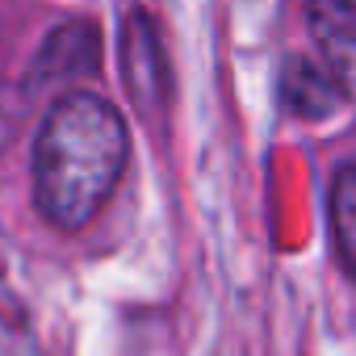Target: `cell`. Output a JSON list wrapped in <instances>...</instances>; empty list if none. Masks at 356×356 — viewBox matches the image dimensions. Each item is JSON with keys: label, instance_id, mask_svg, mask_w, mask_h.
<instances>
[{"label": "cell", "instance_id": "7a4b0ae2", "mask_svg": "<svg viewBox=\"0 0 356 356\" xmlns=\"http://www.w3.org/2000/svg\"><path fill=\"white\" fill-rule=\"evenodd\" d=\"M306 34L314 67L339 92L343 109H356V0H306Z\"/></svg>", "mask_w": 356, "mask_h": 356}, {"label": "cell", "instance_id": "6da1fadb", "mask_svg": "<svg viewBox=\"0 0 356 356\" xmlns=\"http://www.w3.org/2000/svg\"><path fill=\"white\" fill-rule=\"evenodd\" d=\"M130 138L118 109L92 92H67L51 105L34 138V202L59 231H84L113 197Z\"/></svg>", "mask_w": 356, "mask_h": 356}, {"label": "cell", "instance_id": "277c9868", "mask_svg": "<svg viewBox=\"0 0 356 356\" xmlns=\"http://www.w3.org/2000/svg\"><path fill=\"white\" fill-rule=\"evenodd\" d=\"M327 227H331V243L335 256L343 264V273L356 281V168L343 163L331 176L327 189Z\"/></svg>", "mask_w": 356, "mask_h": 356}, {"label": "cell", "instance_id": "3957f363", "mask_svg": "<svg viewBox=\"0 0 356 356\" xmlns=\"http://www.w3.org/2000/svg\"><path fill=\"white\" fill-rule=\"evenodd\" d=\"M122 72H126V92L134 97L143 118H151L168 105V88H172L168 55H163V42L143 9H134L122 26Z\"/></svg>", "mask_w": 356, "mask_h": 356}]
</instances>
